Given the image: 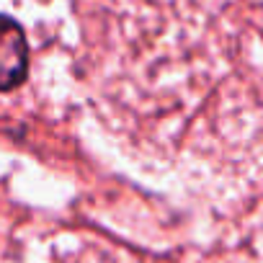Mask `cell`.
<instances>
[{
	"instance_id": "obj_1",
	"label": "cell",
	"mask_w": 263,
	"mask_h": 263,
	"mask_svg": "<svg viewBox=\"0 0 263 263\" xmlns=\"http://www.w3.org/2000/svg\"><path fill=\"white\" fill-rule=\"evenodd\" d=\"M29 75V39L24 26L0 13V93L18 88Z\"/></svg>"
}]
</instances>
